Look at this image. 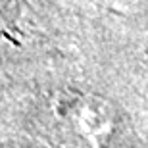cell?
<instances>
[{"label": "cell", "mask_w": 148, "mask_h": 148, "mask_svg": "<svg viewBox=\"0 0 148 148\" xmlns=\"http://www.w3.org/2000/svg\"><path fill=\"white\" fill-rule=\"evenodd\" d=\"M66 119L88 148H102L114 131L110 108L94 96H77L69 102Z\"/></svg>", "instance_id": "1"}]
</instances>
